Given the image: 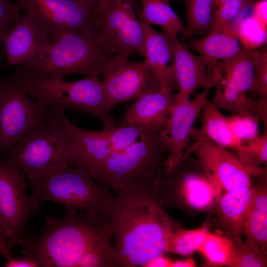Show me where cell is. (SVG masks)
<instances>
[{"mask_svg":"<svg viewBox=\"0 0 267 267\" xmlns=\"http://www.w3.org/2000/svg\"><path fill=\"white\" fill-rule=\"evenodd\" d=\"M144 129L138 126L127 125L117 126L108 132L104 131L111 154L121 152L133 144L139 139Z\"/></svg>","mask_w":267,"mask_h":267,"instance_id":"obj_35","label":"cell"},{"mask_svg":"<svg viewBox=\"0 0 267 267\" xmlns=\"http://www.w3.org/2000/svg\"><path fill=\"white\" fill-rule=\"evenodd\" d=\"M44 28L52 43L64 33L96 38L102 27L101 7L87 0H12Z\"/></svg>","mask_w":267,"mask_h":267,"instance_id":"obj_9","label":"cell"},{"mask_svg":"<svg viewBox=\"0 0 267 267\" xmlns=\"http://www.w3.org/2000/svg\"><path fill=\"white\" fill-rule=\"evenodd\" d=\"M102 75L110 110L116 104L137 99L164 87L146 58L133 61L129 57L114 54L108 61Z\"/></svg>","mask_w":267,"mask_h":267,"instance_id":"obj_12","label":"cell"},{"mask_svg":"<svg viewBox=\"0 0 267 267\" xmlns=\"http://www.w3.org/2000/svg\"><path fill=\"white\" fill-rule=\"evenodd\" d=\"M112 238L109 235L99 241L85 255L79 267H113L115 252Z\"/></svg>","mask_w":267,"mask_h":267,"instance_id":"obj_34","label":"cell"},{"mask_svg":"<svg viewBox=\"0 0 267 267\" xmlns=\"http://www.w3.org/2000/svg\"><path fill=\"white\" fill-rule=\"evenodd\" d=\"M245 241L267 252V210L249 207L244 225Z\"/></svg>","mask_w":267,"mask_h":267,"instance_id":"obj_30","label":"cell"},{"mask_svg":"<svg viewBox=\"0 0 267 267\" xmlns=\"http://www.w3.org/2000/svg\"><path fill=\"white\" fill-rule=\"evenodd\" d=\"M182 1L186 9L184 36L190 39L209 33L214 25L213 0Z\"/></svg>","mask_w":267,"mask_h":267,"instance_id":"obj_27","label":"cell"},{"mask_svg":"<svg viewBox=\"0 0 267 267\" xmlns=\"http://www.w3.org/2000/svg\"><path fill=\"white\" fill-rule=\"evenodd\" d=\"M196 266L195 261L191 258L184 260H173L172 267H194Z\"/></svg>","mask_w":267,"mask_h":267,"instance_id":"obj_42","label":"cell"},{"mask_svg":"<svg viewBox=\"0 0 267 267\" xmlns=\"http://www.w3.org/2000/svg\"><path fill=\"white\" fill-rule=\"evenodd\" d=\"M234 249V242L221 231H210L197 251L209 264L230 267Z\"/></svg>","mask_w":267,"mask_h":267,"instance_id":"obj_28","label":"cell"},{"mask_svg":"<svg viewBox=\"0 0 267 267\" xmlns=\"http://www.w3.org/2000/svg\"><path fill=\"white\" fill-rule=\"evenodd\" d=\"M226 120L233 134L244 144L261 134V121L256 117L244 114H233L226 116Z\"/></svg>","mask_w":267,"mask_h":267,"instance_id":"obj_33","label":"cell"},{"mask_svg":"<svg viewBox=\"0 0 267 267\" xmlns=\"http://www.w3.org/2000/svg\"><path fill=\"white\" fill-rule=\"evenodd\" d=\"M153 181L136 178L126 182L103 215L114 239L113 267H144L167 253L169 237L179 224L154 197Z\"/></svg>","mask_w":267,"mask_h":267,"instance_id":"obj_1","label":"cell"},{"mask_svg":"<svg viewBox=\"0 0 267 267\" xmlns=\"http://www.w3.org/2000/svg\"><path fill=\"white\" fill-rule=\"evenodd\" d=\"M30 96L14 72L0 79V155H5L26 134L49 120L51 108Z\"/></svg>","mask_w":267,"mask_h":267,"instance_id":"obj_10","label":"cell"},{"mask_svg":"<svg viewBox=\"0 0 267 267\" xmlns=\"http://www.w3.org/2000/svg\"><path fill=\"white\" fill-rule=\"evenodd\" d=\"M34 213L44 201L59 204L66 213L78 211L102 216L114 199L111 189L97 182L84 167L69 165L55 172L28 178Z\"/></svg>","mask_w":267,"mask_h":267,"instance_id":"obj_3","label":"cell"},{"mask_svg":"<svg viewBox=\"0 0 267 267\" xmlns=\"http://www.w3.org/2000/svg\"><path fill=\"white\" fill-rule=\"evenodd\" d=\"M167 156L160 132L144 129L138 140L121 152L110 154L92 177L116 194L132 179L154 180L163 171Z\"/></svg>","mask_w":267,"mask_h":267,"instance_id":"obj_7","label":"cell"},{"mask_svg":"<svg viewBox=\"0 0 267 267\" xmlns=\"http://www.w3.org/2000/svg\"><path fill=\"white\" fill-rule=\"evenodd\" d=\"M133 4L143 28L145 58L163 86L177 88L173 68L172 44L169 36L163 31H157L148 24L141 15L136 0H134Z\"/></svg>","mask_w":267,"mask_h":267,"instance_id":"obj_21","label":"cell"},{"mask_svg":"<svg viewBox=\"0 0 267 267\" xmlns=\"http://www.w3.org/2000/svg\"><path fill=\"white\" fill-rule=\"evenodd\" d=\"M267 252L245 241L234 242V249L230 267H265Z\"/></svg>","mask_w":267,"mask_h":267,"instance_id":"obj_32","label":"cell"},{"mask_svg":"<svg viewBox=\"0 0 267 267\" xmlns=\"http://www.w3.org/2000/svg\"><path fill=\"white\" fill-rule=\"evenodd\" d=\"M254 69V85L251 92L261 100L267 99V50L250 48Z\"/></svg>","mask_w":267,"mask_h":267,"instance_id":"obj_36","label":"cell"},{"mask_svg":"<svg viewBox=\"0 0 267 267\" xmlns=\"http://www.w3.org/2000/svg\"><path fill=\"white\" fill-rule=\"evenodd\" d=\"M50 118L63 130L69 141V165L84 167L92 176L111 154L106 133L77 127L62 110L52 109Z\"/></svg>","mask_w":267,"mask_h":267,"instance_id":"obj_16","label":"cell"},{"mask_svg":"<svg viewBox=\"0 0 267 267\" xmlns=\"http://www.w3.org/2000/svg\"><path fill=\"white\" fill-rule=\"evenodd\" d=\"M222 78L242 92L251 91L254 76L250 48L243 46L235 57L222 65Z\"/></svg>","mask_w":267,"mask_h":267,"instance_id":"obj_26","label":"cell"},{"mask_svg":"<svg viewBox=\"0 0 267 267\" xmlns=\"http://www.w3.org/2000/svg\"><path fill=\"white\" fill-rule=\"evenodd\" d=\"M170 38L173 49L174 76L178 89L175 99L188 100L200 88L212 89L215 87L222 74L204 57L190 51L178 38Z\"/></svg>","mask_w":267,"mask_h":267,"instance_id":"obj_17","label":"cell"},{"mask_svg":"<svg viewBox=\"0 0 267 267\" xmlns=\"http://www.w3.org/2000/svg\"><path fill=\"white\" fill-rule=\"evenodd\" d=\"M18 5L12 0H0V53L3 54V41L9 29L16 23L22 15Z\"/></svg>","mask_w":267,"mask_h":267,"instance_id":"obj_37","label":"cell"},{"mask_svg":"<svg viewBox=\"0 0 267 267\" xmlns=\"http://www.w3.org/2000/svg\"><path fill=\"white\" fill-rule=\"evenodd\" d=\"M212 102L219 109L258 118L267 128V99H255L235 89L222 78L215 86Z\"/></svg>","mask_w":267,"mask_h":267,"instance_id":"obj_24","label":"cell"},{"mask_svg":"<svg viewBox=\"0 0 267 267\" xmlns=\"http://www.w3.org/2000/svg\"><path fill=\"white\" fill-rule=\"evenodd\" d=\"M204 57L222 74V65L235 57L243 46L234 27L212 30L207 34L190 39L185 44Z\"/></svg>","mask_w":267,"mask_h":267,"instance_id":"obj_23","label":"cell"},{"mask_svg":"<svg viewBox=\"0 0 267 267\" xmlns=\"http://www.w3.org/2000/svg\"><path fill=\"white\" fill-rule=\"evenodd\" d=\"M253 160L259 166H267V128L255 139L245 144Z\"/></svg>","mask_w":267,"mask_h":267,"instance_id":"obj_38","label":"cell"},{"mask_svg":"<svg viewBox=\"0 0 267 267\" xmlns=\"http://www.w3.org/2000/svg\"><path fill=\"white\" fill-rule=\"evenodd\" d=\"M254 0H213L214 25L212 30L233 28V22Z\"/></svg>","mask_w":267,"mask_h":267,"instance_id":"obj_31","label":"cell"},{"mask_svg":"<svg viewBox=\"0 0 267 267\" xmlns=\"http://www.w3.org/2000/svg\"><path fill=\"white\" fill-rule=\"evenodd\" d=\"M178 0L182 1V0Z\"/></svg>","mask_w":267,"mask_h":267,"instance_id":"obj_45","label":"cell"},{"mask_svg":"<svg viewBox=\"0 0 267 267\" xmlns=\"http://www.w3.org/2000/svg\"><path fill=\"white\" fill-rule=\"evenodd\" d=\"M11 250L8 245V237L0 221V255L6 260L11 257Z\"/></svg>","mask_w":267,"mask_h":267,"instance_id":"obj_40","label":"cell"},{"mask_svg":"<svg viewBox=\"0 0 267 267\" xmlns=\"http://www.w3.org/2000/svg\"><path fill=\"white\" fill-rule=\"evenodd\" d=\"M222 191L205 165L190 154H183L173 167L164 169L152 186L154 197L163 207L190 215L213 212Z\"/></svg>","mask_w":267,"mask_h":267,"instance_id":"obj_4","label":"cell"},{"mask_svg":"<svg viewBox=\"0 0 267 267\" xmlns=\"http://www.w3.org/2000/svg\"><path fill=\"white\" fill-rule=\"evenodd\" d=\"M201 126L194 127L192 132L205 136L216 144L235 152L246 165L257 174L264 171V168L258 165L252 158L247 146L243 144L232 133L222 114L209 99L202 111Z\"/></svg>","mask_w":267,"mask_h":267,"instance_id":"obj_20","label":"cell"},{"mask_svg":"<svg viewBox=\"0 0 267 267\" xmlns=\"http://www.w3.org/2000/svg\"><path fill=\"white\" fill-rule=\"evenodd\" d=\"M51 43L41 24L31 15L25 14L9 29L3 47L7 63L21 66L41 57Z\"/></svg>","mask_w":267,"mask_h":267,"instance_id":"obj_18","label":"cell"},{"mask_svg":"<svg viewBox=\"0 0 267 267\" xmlns=\"http://www.w3.org/2000/svg\"><path fill=\"white\" fill-rule=\"evenodd\" d=\"M210 231L206 225L194 229H185L179 225L169 237L167 252L189 256L197 251Z\"/></svg>","mask_w":267,"mask_h":267,"instance_id":"obj_29","label":"cell"},{"mask_svg":"<svg viewBox=\"0 0 267 267\" xmlns=\"http://www.w3.org/2000/svg\"><path fill=\"white\" fill-rule=\"evenodd\" d=\"M134 0H107L101 6L102 27L98 42L109 54L145 57L143 28Z\"/></svg>","mask_w":267,"mask_h":267,"instance_id":"obj_11","label":"cell"},{"mask_svg":"<svg viewBox=\"0 0 267 267\" xmlns=\"http://www.w3.org/2000/svg\"><path fill=\"white\" fill-rule=\"evenodd\" d=\"M112 55L96 37L67 32L52 42L39 59L20 67L46 78L64 79L80 74L99 79Z\"/></svg>","mask_w":267,"mask_h":267,"instance_id":"obj_5","label":"cell"},{"mask_svg":"<svg viewBox=\"0 0 267 267\" xmlns=\"http://www.w3.org/2000/svg\"><path fill=\"white\" fill-rule=\"evenodd\" d=\"M143 18L149 24L157 25L173 38L185 34V27L179 16L169 4V0H138Z\"/></svg>","mask_w":267,"mask_h":267,"instance_id":"obj_25","label":"cell"},{"mask_svg":"<svg viewBox=\"0 0 267 267\" xmlns=\"http://www.w3.org/2000/svg\"><path fill=\"white\" fill-rule=\"evenodd\" d=\"M173 260L164 254L149 261L144 267H172Z\"/></svg>","mask_w":267,"mask_h":267,"instance_id":"obj_41","label":"cell"},{"mask_svg":"<svg viewBox=\"0 0 267 267\" xmlns=\"http://www.w3.org/2000/svg\"><path fill=\"white\" fill-rule=\"evenodd\" d=\"M91 2L96 3L101 6L106 2L107 0H87Z\"/></svg>","mask_w":267,"mask_h":267,"instance_id":"obj_43","label":"cell"},{"mask_svg":"<svg viewBox=\"0 0 267 267\" xmlns=\"http://www.w3.org/2000/svg\"><path fill=\"white\" fill-rule=\"evenodd\" d=\"M28 187L26 175L17 164L0 155V221L11 250L19 244L26 223L34 213L26 192Z\"/></svg>","mask_w":267,"mask_h":267,"instance_id":"obj_13","label":"cell"},{"mask_svg":"<svg viewBox=\"0 0 267 267\" xmlns=\"http://www.w3.org/2000/svg\"><path fill=\"white\" fill-rule=\"evenodd\" d=\"M251 187L225 191L213 212L219 230L234 242L242 241L244 225L251 195Z\"/></svg>","mask_w":267,"mask_h":267,"instance_id":"obj_22","label":"cell"},{"mask_svg":"<svg viewBox=\"0 0 267 267\" xmlns=\"http://www.w3.org/2000/svg\"><path fill=\"white\" fill-rule=\"evenodd\" d=\"M211 89L204 88L192 99H175L166 123L160 132L167 151L165 169L173 167L182 157L190 143L194 124L208 100V95Z\"/></svg>","mask_w":267,"mask_h":267,"instance_id":"obj_15","label":"cell"},{"mask_svg":"<svg viewBox=\"0 0 267 267\" xmlns=\"http://www.w3.org/2000/svg\"><path fill=\"white\" fill-rule=\"evenodd\" d=\"M175 89L164 86L158 90L138 98L120 118L119 125H134L160 132L175 100Z\"/></svg>","mask_w":267,"mask_h":267,"instance_id":"obj_19","label":"cell"},{"mask_svg":"<svg viewBox=\"0 0 267 267\" xmlns=\"http://www.w3.org/2000/svg\"><path fill=\"white\" fill-rule=\"evenodd\" d=\"M183 154H190L201 161L225 191L251 187L258 175L234 152L222 148L208 138L192 131ZM264 175V174H263Z\"/></svg>","mask_w":267,"mask_h":267,"instance_id":"obj_14","label":"cell"},{"mask_svg":"<svg viewBox=\"0 0 267 267\" xmlns=\"http://www.w3.org/2000/svg\"><path fill=\"white\" fill-rule=\"evenodd\" d=\"M14 74L35 101L51 109L66 108L89 113L103 122L111 114L102 81L86 77L69 82L64 79L46 78L19 66Z\"/></svg>","mask_w":267,"mask_h":267,"instance_id":"obj_6","label":"cell"},{"mask_svg":"<svg viewBox=\"0 0 267 267\" xmlns=\"http://www.w3.org/2000/svg\"><path fill=\"white\" fill-rule=\"evenodd\" d=\"M71 155V146L65 134L50 118L23 137L4 156L15 162L29 178L49 174L66 167Z\"/></svg>","mask_w":267,"mask_h":267,"instance_id":"obj_8","label":"cell"},{"mask_svg":"<svg viewBox=\"0 0 267 267\" xmlns=\"http://www.w3.org/2000/svg\"><path fill=\"white\" fill-rule=\"evenodd\" d=\"M4 57H5V55L0 53V63L2 62V61L4 59Z\"/></svg>","mask_w":267,"mask_h":267,"instance_id":"obj_44","label":"cell"},{"mask_svg":"<svg viewBox=\"0 0 267 267\" xmlns=\"http://www.w3.org/2000/svg\"><path fill=\"white\" fill-rule=\"evenodd\" d=\"M109 235L112 231L103 216L72 212L61 220L47 217L40 234L25 233L19 244L23 247L22 255L38 267H79L85 255Z\"/></svg>","mask_w":267,"mask_h":267,"instance_id":"obj_2","label":"cell"},{"mask_svg":"<svg viewBox=\"0 0 267 267\" xmlns=\"http://www.w3.org/2000/svg\"><path fill=\"white\" fill-rule=\"evenodd\" d=\"M21 257H11L6 260L5 267H38L37 263L30 258L22 255Z\"/></svg>","mask_w":267,"mask_h":267,"instance_id":"obj_39","label":"cell"}]
</instances>
